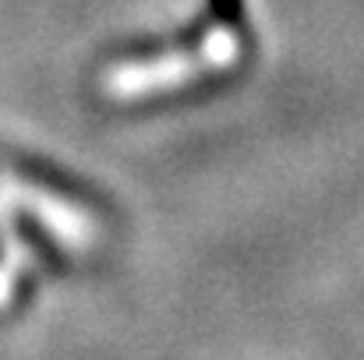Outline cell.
<instances>
[{
    "instance_id": "6da1fadb",
    "label": "cell",
    "mask_w": 364,
    "mask_h": 360,
    "mask_svg": "<svg viewBox=\"0 0 364 360\" xmlns=\"http://www.w3.org/2000/svg\"><path fill=\"white\" fill-rule=\"evenodd\" d=\"M205 11L216 25L230 28V32H247V11L244 0H205Z\"/></svg>"
}]
</instances>
